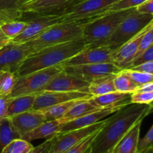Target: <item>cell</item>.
Returning <instances> with one entry per match:
<instances>
[{
  "instance_id": "obj_1",
  "label": "cell",
  "mask_w": 153,
  "mask_h": 153,
  "mask_svg": "<svg viewBox=\"0 0 153 153\" xmlns=\"http://www.w3.org/2000/svg\"><path fill=\"white\" fill-rule=\"evenodd\" d=\"M151 104L131 103L114 113L100 130L91 146V153H106L115 147L122 137L151 112Z\"/></svg>"
},
{
  "instance_id": "obj_2",
  "label": "cell",
  "mask_w": 153,
  "mask_h": 153,
  "mask_svg": "<svg viewBox=\"0 0 153 153\" xmlns=\"http://www.w3.org/2000/svg\"><path fill=\"white\" fill-rule=\"evenodd\" d=\"M86 47L83 37L43 48L30 54L19 67L16 76H25L37 70L63 64Z\"/></svg>"
},
{
  "instance_id": "obj_3",
  "label": "cell",
  "mask_w": 153,
  "mask_h": 153,
  "mask_svg": "<svg viewBox=\"0 0 153 153\" xmlns=\"http://www.w3.org/2000/svg\"><path fill=\"white\" fill-rule=\"evenodd\" d=\"M135 10L136 7H133L110 11L86 22L84 25L82 37L87 47L104 46L124 19Z\"/></svg>"
},
{
  "instance_id": "obj_4",
  "label": "cell",
  "mask_w": 153,
  "mask_h": 153,
  "mask_svg": "<svg viewBox=\"0 0 153 153\" xmlns=\"http://www.w3.org/2000/svg\"><path fill=\"white\" fill-rule=\"evenodd\" d=\"M85 24V22L77 21L58 22L25 43L31 48L33 53L47 46L80 38L82 37Z\"/></svg>"
},
{
  "instance_id": "obj_5",
  "label": "cell",
  "mask_w": 153,
  "mask_h": 153,
  "mask_svg": "<svg viewBox=\"0 0 153 153\" xmlns=\"http://www.w3.org/2000/svg\"><path fill=\"white\" fill-rule=\"evenodd\" d=\"M62 70H64V64H61L25 76H18L9 97L13 98L19 96L38 94L43 91L49 82Z\"/></svg>"
},
{
  "instance_id": "obj_6",
  "label": "cell",
  "mask_w": 153,
  "mask_h": 153,
  "mask_svg": "<svg viewBox=\"0 0 153 153\" xmlns=\"http://www.w3.org/2000/svg\"><path fill=\"white\" fill-rule=\"evenodd\" d=\"M152 21L153 15L139 13L136 10L124 19L104 46H108L113 50L118 49L133 38Z\"/></svg>"
},
{
  "instance_id": "obj_7",
  "label": "cell",
  "mask_w": 153,
  "mask_h": 153,
  "mask_svg": "<svg viewBox=\"0 0 153 153\" xmlns=\"http://www.w3.org/2000/svg\"><path fill=\"white\" fill-rule=\"evenodd\" d=\"M120 0H84L61 16V22H88L108 12L109 7Z\"/></svg>"
},
{
  "instance_id": "obj_8",
  "label": "cell",
  "mask_w": 153,
  "mask_h": 153,
  "mask_svg": "<svg viewBox=\"0 0 153 153\" xmlns=\"http://www.w3.org/2000/svg\"><path fill=\"white\" fill-rule=\"evenodd\" d=\"M24 18L28 22V26L22 33L10 40L13 43H25L43 33L49 27L61 22V16H46L31 12H22L19 19Z\"/></svg>"
},
{
  "instance_id": "obj_9",
  "label": "cell",
  "mask_w": 153,
  "mask_h": 153,
  "mask_svg": "<svg viewBox=\"0 0 153 153\" xmlns=\"http://www.w3.org/2000/svg\"><path fill=\"white\" fill-rule=\"evenodd\" d=\"M84 0H32L19 8L22 12H31L46 16H61Z\"/></svg>"
},
{
  "instance_id": "obj_10",
  "label": "cell",
  "mask_w": 153,
  "mask_h": 153,
  "mask_svg": "<svg viewBox=\"0 0 153 153\" xmlns=\"http://www.w3.org/2000/svg\"><path fill=\"white\" fill-rule=\"evenodd\" d=\"M105 122L106 119H104L89 126L59 133L54 137L53 143L49 153H64L67 152L87 136L102 128Z\"/></svg>"
},
{
  "instance_id": "obj_11",
  "label": "cell",
  "mask_w": 153,
  "mask_h": 153,
  "mask_svg": "<svg viewBox=\"0 0 153 153\" xmlns=\"http://www.w3.org/2000/svg\"><path fill=\"white\" fill-rule=\"evenodd\" d=\"M26 43L10 41L0 48V71H9L16 74L24 60L31 54Z\"/></svg>"
},
{
  "instance_id": "obj_12",
  "label": "cell",
  "mask_w": 153,
  "mask_h": 153,
  "mask_svg": "<svg viewBox=\"0 0 153 153\" xmlns=\"http://www.w3.org/2000/svg\"><path fill=\"white\" fill-rule=\"evenodd\" d=\"M114 63L64 66V71L91 83L99 78L116 74L121 71Z\"/></svg>"
},
{
  "instance_id": "obj_13",
  "label": "cell",
  "mask_w": 153,
  "mask_h": 153,
  "mask_svg": "<svg viewBox=\"0 0 153 153\" xmlns=\"http://www.w3.org/2000/svg\"><path fill=\"white\" fill-rule=\"evenodd\" d=\"M114 50L108 46L85 47L70 59L63 63L64 66L93 64L100 63H113Z\"/></svg>"
},
{
  "instance_id": "obj_14",
  "label": "cell",
  "mask_w": 153,
  "mask_h": 153,
  "mask_svg": "<svg viewBox=\"0 0 153 153\" xmlns=\"http://www.w3.org/2000/svg\"><path fill=\"white\" fill-rule=\"evenodd\" d=\"M93 96L89 93L79 92H62V91H43L37 94L32 110L43 111L49 107L65 102L70 100L90 99Z\"/></svg>"
},
{
  "instance_id": "obj_15",
  "label": "cell",
  "mask_w": 153,
  "mask_h": 153,
  "mask_svg": "<svg viewBox=\"0 0 153 153\" xmlns=\"http://www.w3.org/2000/svg\"><path fill=\"white\" fill-rule=\"evenodd\" d=\"M152 26L153 21L138 34H136L133 38L124 43L120 48L114 50L112 60H113V63L117 67H118L122 70L128 69L131 67L142 37L144 35L145 33L148 30L150 29Z\"/></svg>"
},
{
  "instance_id": "obj_16",
  "label": "cell",
  "mask_w": 153,
  "mask_h": 153,
  "mask_svg": "<svg viewBox=\"0 0 153 153\" xmlns=\"http://www.w3.org/2000/svg\"><path fill=\"white\" fill-rule=\"evenodd\" d=\"M89 85L90 82L62 70L49 82L43 91H62V92L79 91V92L89 93L88 91Z\"/></svg>"
},
{
  "instance_id": "obj_17",
  "label": "cell",
  "mask_w": 153,
  "mask_h": 153,
  "mask_svg": "<svg viewBox=\"0 0 153 153\" xmlns=\"http://www.w3.org/2000/svg\"><path fill=\"white\" fill-rule=\"evenodd\" d=\"M10 119L21 137L46 121L43 112L38 110L22 112L11 117Z\"/></svg>"
},
{
  "instance_id": "obj_18",
  "label": "cell",
  "mask_w": 153,
  "mask_h": 153,
  "mask_svg": "<svg viewBox=\"0 0 153 153\" xmlns=\"http://www.w3.org/2000/svg\"><path fill=\"white\" fill-rule=\"evenodd\" d=\"M124 106L125 105L102 108H100L99 110L91 112V113L82 117L80 118H77V119L73 120L68 121L63 126L60 133L84 128V127L89 126L97 123L104 120V118H105L106 117L117 111L118 110H120L121 108L124 107Z\"/></svg>"
},
{
  "instance_id": "obj_19",
  "label": "cell",
  "mask_w": 153,
  "mask_h": 153,
  "mask_svg": "<svg viewBox=\"0 0 153 153\" xmlns=\"http://www.w3.org/2000/svg\"><path fill=\"white\" fill-rule=\"evenodd\" d=\"M67 122V121L64 118L53 120H47L33 129L32 131L24 134L21 138L28 142L38 139L46 140V139L52 138L59 134L62 126Z\"/></svg>"
},
{
  "instance_id": "obj_20",
  "label": "cell",
  "mask_w": 153,
  "mask_h": 153,
  "mask_svg": "<svg viewBox=\"0 0 153 153\" xmlns=\"http://www.w3.org/2000/svg\"><path fill=\"white\" fill-rule=\"evenodd\" d=\"M143 120H140L122 137L113 149V153H138L140 132Z\"/></svg>"
},
{
  "instance_id": "obj_21",
  "label": "cell",
  "mask_w": 153,
  "mask_h": 153,
  "mask_svg": "<svg viewBox=\"0 0 153 153\" xmlns=\"http://www.w3.org/2000/svg\"><path fill=\"white\" fill-rule=\"evenodd\" d=\"M132 93H123L114 91L108 94L91 97L94 104L98 108L114 107V106L127 105L131 104V95Z\"/></svg>"
},
{
  "instance_id": "obj_22",
  "label": "cell",
  "mask_w": 153,
  "mask_h": 153,
  "mask_svg": "<svg viewBox=\"0 0 153 153\" xmlns=\"http://www.w3.org/2000/svg\"><path fill=\"white\" fill-rule=\"evenodd\" d=\"M37 94H29L11 98L7 108V117L32 110Z\"/></svg>"
},
{
  "instance_id": "obj_23",
  "label": "cell",
  "mask_w": 153,
  "mask_h": 153,
  "mask_svg": "<svg viewBox=\"0 0 153 153\" xmlns=\"http://www.w3.org/2000/svg\"><path fill=\"white\" fill-rule=\"evenodd\" d=\"M99 109H100V108H98L94 104L91 98L83 99L77 102L62 118L68 122V121L85 116Z\"/></svg>"
},
{
  "instance_id": "obj_24",
  "label": "cell",
  "mask_w": 153,
  "mask_h": 153,
  "mask_svg": "<svg viewBox=\"0 0 153 153\" xmlns=\"http://www.w3.org/2000/svg\"><path fill=\"white\" fill-rule=\"evenodd\" d=\"M114 75H109L92 81L88 87L89 94L94 97L116 91L114 84Z\"/></svg>"
},
{
  "instance_id": "obj_25",
  "label": "cell",
  "mask_w": 153,
  "mask_h": 153,
  "mask_svg": "<svg viewBox=\"0 0 153 153\" xmlns=\"http://www.w3.org/2000/svg\"><path fill=\"white\" fill-rule=\"evenodd\" d=\"M21 138L13 127L10 117L0 119V153L9 143L15 139Z\"/></svg>"
},
{
  "instance_id": "obj_26",
  "label": "cell",
  "mask_w": 153,
  "mask_h": 153,
  "mask_svg": "<svg viewBox=\"0 0 153 153\" xmlns=\"http://www.w3.org/2000/svg\"><path fill=\"white\" fill-rule=\"evenodd\" d=\"M81 100H83V99H81ZM81 100H70V101L60 103V104L55 105L52 107L44 109L42 111L44 114L46 121L61 119L77 102Z\"/></svg>"
},
{
  "instance_id": "obj_27",
  "label": "cell",
  "mask_w": 153,
  "mask_h": 153,
  "mask_svg": "<svg viewBox=\"0 0 153 153\" xmlns=\"http://www.w3.org/2000/svg\"><path fill=\"white\" fill-rule=\"evenodd\" d=\"M115 89L117 91L123 93H134L139 88V86L125 73L121 70L114 75V79Z\"/></svg>"
},
{
  "instance_id": "obj_28",
  "label": "cell",
  "mask_w": 153,
  "mask_h": 153,
  "mask_svg": "<svg viewBox=\"0 0 153 153\" xmlns=\"http://www.w3.org/2000/svg\"><path fill=\"white\" fill-rule=\"evenodd\" d=\"M28 22L27 21L16 19L4 23L0 26V28L4 34L10 40H12L22 33L28 26Z\"/></svg>"
},
{
  "instance_id": "obj_29",
  "label": "cell",
  "mask_w": 153,
  "mask_h": 153,
  "mask_svg": "<svg viewBox=\"0 0 153 153\" xmlns=\"http://www.w3.org/2000/svg\"><path fill=\"white\" fill-rule=\"evenodd\" d=\"M16 80V76L14 73L9 71H0V94L10 96Z\"/></svg>"
},
{
  "instance_id": "obj_30",
  "label": "cell",
  "mask_w": 153,
  "mask_h": 153,
  "mask_svg": "<svg viewBox=\"0 0 153 153\" xmlns=\"http://www.w3.org/2000/svg\"><path fill=\"white\" fill-rule=\"evenodd\" d=\"M33 147L34 146L30 142L18 138L9 143L1 153H28Z\"/></svg>"
},
{
  "instance_id": "obj_31",
  "label": "cell",
  "mask_w": 153,
  "mask_h": 153,
  "mask_svg": "<svg viewBox=\"0 0 153 153\" xmlns=\"http://www.w3.org/2000/svg\"><path fill=\"white\" fill-rule=\"evenodd\" d=\"M101 128L96 131L95 132L92 133L90 135L87 136L83 140L76 143V145H74L73 147L70 148V149H68L64 153H91L93 143H94V140L96 139L99 131Z\"/></svg>"
},
{
  "instance_id": "obj_32",
  "label": "cell",
  "mask_w": 153,
  "mask_h": 153,
  "mask_svg": "<svg viewBox=\"0 0 153 153\" xmlns=\"http://www.w3.org/2000/svg\"><path fill=\"white\" fill-rule=\"evenodd\" d=\"M123 70H124L125 73L138 85L139 88L151 83V82H153V74L135 71V70H130V69Z\"/></svg>"
},
{
  "instance_id": "obj_33",
  "label": "cell",
  "mask_w": 153,
  "mask_h": 153,
  "mask_svg": "<svg viewBox=\"0 0 153 153\" xmlns=\"http://www.w3.org/2000/svg\"><path fill=\"white\" fill-rule=\"evenodd\" d=\"M153 43V26L149 30H148L144 35L142 37L140 43H139L138 49H137L136 55L134 56V61L140 56L149 46Z\"/></svg>"
},
{
  "instance_id": "obj_34",
  "label": "cell",
  "mask_w": 153,
  "mask_h": 153,
  "mask_svg": "<svg viewBox=\"0 0 153 153\" xmlns=\"http://www.w3.org/2000/svg\"><path fill=\"white\" fill-rule=\"evenodd\" d=\"M146 1V0H120L109 7L108 12L137 7Z\"/></svg>"
},
{
  "instance_id": "obj_35",
  "label": "cell",
  "mask_w": 153,
  "mask_h": 153,
  "mask_svg": "<svg viewBox=\"0 0 153 153\" xmlns=\"http://www.w3.org/2000/svg\"><path fill=\"white\" fill-rule=\"evenodd\" d=\"M153 102V91H135L131 95V102L151 104Z\"/></svg>"
},
{
  "instance_id": "obj_36",
  "label": "cell",
  "mask_w": 153,
  "mask_h": 153,
  "mask_svg": "<svg viewBox=\"0 0 153 153\" xmlns=\"http://www.w3.org/2000/svg\"><path fill=\"white\" fill-rule=\"evenodd\" d=\"M22 12L20 10H0V26L10 21L19 19Z\"/></svg>"
},
{
  "instance_id": "obj_37",
  "label": "cell",
  "mask_w": 153,
  "mask_h": 153,
  "mask_svg": "<svg viewBox=\"0 0 153 153\" xmlns=\"http://www.w3.org/2000/svg\"><path fill=\"white\" fill-rule=\"evenodd\" d=\"M150 146H153V125L149 128L146 135L139 140L137 152H142V151L150 147Z\"/></svg>"
},
{
  "instance_id": "obj_38",
  "label": "cell",
  "mask_w": 153,
  "mask_h": 153,
  "mask_svg": "<svg viewBox=\"0 0 153 153\" xmlns=\"http://www.w3.org/2000/svg\"><path fill=\"white\" fill-rule=\"evenodd\" d=\"M22 0H0V10H19Z\"/></svg>"
},
{
  "instance_id": "obj_39",
  "label": "cell",
  "mask_w": 153,
  "mask_h": 153,
  "mask_svg": "<svg viewBox=\"0 0 153 153\" xmlns=\"http://www.w3.org/2000/svg\"><path fill=\"white\" fill-rule=\"evenodd\" d=\"M153 61V43L140 55L139 58H137V59L134 60L132 62V64H131V67H133V66L138 65V64H142L143 62H146V61ZM129 67V68H130Z\"/></svg>"
},
{
  "instance_id": "obj_40",
  "label": "cell",
  "mask_w": 153,
  "mask_h": 153,
  "mask_svg": "<svg viewBox=\"0 0 153 153\" xmlns=\"http://www.w3.org/2000/svg\"><path fill=\"white\" fill-rule=\"evenodd\" d=\"M54 137L46 139L43 143H40L35 147H33L28 153H49L52 143H53Z\"/></svg>"
},
{
  "instance_id": "obj_41",
  "label": "cell",
  "mask_w": 153,
  "mask_h": 153,
  "mask_svg": "<svg viewBox=\"0 0 153 153\" xmlns=\"http://www.w3.org/2000/svg\"><path fill=\"white\" fill-rule=\"evenodd\" d=\"M11 98L9 96L0 94V119L7 117V108Z\"/></svg>"
},
{
  "instance_id": "obj_42",
  "label": "cell",
  "mask_w": 153,
  "mask_h": 153,
  "mask_svg": "<svg viewBox=\"0 0 153 153\" xmlns=\"http://www.w3.org/2000/svg\"><path fill=\"white\" fill-rule=\"evenodd\" d=\"M128 69L132 70H135V71L143 72V73L153 74V61L143 62L142 63V64H138V65L131 67Z\"/></svg>"
},
{
  "instance_id": "obj_43",
  "label": "cell",
  "mask_w": 153,
  "mask_h": 153,
  "mask_svg": "<svg viewBox=\"0 0 153 153\" xmlns=\"http://www.w3.org/2000/svg\"><path fill=\"white\" fill-rule=\"evenodd\" d=\"M136 10L139 13H149L153 15V0H146V1L137 6Z\"/></svg>"
},
{
  "instance_id": "obj_44",
  "label": "cell",
  "mask_w": 153,
  "mask_h": 153,
  "mask_svg": "<svg viewBox=\"0 0 153 153\" xmlns=\"http://www.w3.org/2000/svg\"><path fill=\"white\" fill-rule=\"evenodd\" d=\"M10 41V39L4 34V33L3 32L2 30L0 28V46L2 47L3 46H4L5 44L8 43Z\"/></svg>"
},
{
  "instance_id": "obj_45",
  "label": "cell",
  "mask_w": 153,
  "mask_h": 153,
  "mask_svg": "<svg viewBox=\"0 0 153 153\" xmlns=\"http://www.w3.org/2000/svg\"><path fill=\"white\" fill-rule=\"evenodd\" d=\"M136 91H153V82L140 87Z\"/></svg>"
},
{
  "instance_id": "obj_46",
  "label": "cell",
  "mask_w": 153,
  "mask_h": 153,
  "mask_svg": "<svg viewBox=\"0 0 153 153\" xmlns=\"http://www.w3.org/2000/svg\"><path fill=\"white\" fill-rule=\"evenodd\" d=\"M142 152H143V153H153V146H150V147L144 149Z\"/></svg>"
},
{
  "instance_id": "obj_47",
  "label": "cell",
  "mask_w": 153,
  "mask_h": 153,
  "mask_svg": "<svg viewBox=\"0 0 153 153\" xmlns=\"http://www.w3.org/2000/svg\"><path fill=\"white\" fill-rule=\"evenodd\" d=\"M32 1V0H22V2H21V7H22V6L23 5V4H25V3L29 2V1Z\"/></svg>"
},
{
  "instance_id": "obj_48",
  "label": "cell",
  "mask_w": 153,
  "mask_h": 153,
  "mask_svg": "<svg viewBox=\"0 0 153 153\" xmlns=\"http://www.w3.org/2000/svg\"><path fill=\"white\" fill-rule=\"evenodd\" d=\"M113 149H111V150L108 151V152H107L106 153H113Z\"/></svg>"
},
{
  "instance_id": "obj_49",
  "label": "cell",
  "mask_w": 153,
  "mask_h": 153,
  "mask_svg": "<svg viewBox=\"0 0 153 153\" xmlns=\"http://www.w3.org/2000/svg\"><path fill=\"white\" fill-rule=\"evenodd\" d=\"M138 153H143V152H139Z\"/></svg>"
},
{
  "instance_id": "obj_50",
  "label": "cell",
  "mask_w": 153,
  "mask_h": 153,
  "mask_svg": "<svg viewBox=\"0 0 153 153\" xmlns=\"http://www.w3.org/2000/svg\"><path fill=\"white\" fill-rule=\"evenodd\" d=\"M0 48H1V46H0Z\"/></svg>"
}]
</instances>
